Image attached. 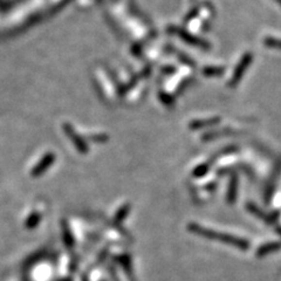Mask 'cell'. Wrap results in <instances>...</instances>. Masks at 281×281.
<instances>
[{
	"mask_svg": "<svg viewBox=\"0 0 281 281\" xmlns=\"http://www.w3.org/2000/svg\"><path fill=\"white\" fill-rule=\"evenodd\" d=\"M62 231H64V239H65V244L67 245V248H72V246L74 245V240H73V237H72V234H70V232H69V230H68V228L66 225H64L62 226Z\"/></svg>",
	"mask_w": 281,
	"mask_h": 281,
	"instance_id": "6",
	"label": "cell"
},
{
	"mask_svg": "<svg viewBox=\"0 0 281 281\" xmlns=\"http://www.w3.org/2000/svg\"><path fill=\"white\" fill-rule=\"evenodd\" d=\"M189 230L194 233H197L198 235H201L204 238H208V239L212 240H219L223 241V243L230 244L232 246H237L241 249H246L248 248V244L246 240L240 239V238L237 237H232V235L225 234V233H220V232H215L212 231V230L201 228V226L198 225V224H190Z\"/></svg>",
	"mask_w": 281,
	"mask_h": 281,
	"instance_id": "1",
	"label": "cell"
},
{
	"mask_svg": "<svg viewBox=\"0 0 281 281\" xmlns=\"http://www.w3.org/2000/svg\"><path fill=\"white\" fill-rule=\"evenodd\" d=\"M129 205H124V206H122V208L118 210L117 211V214H116V217H115V224H120L121 221H123L124 219H126V217H127V215L129 214Z\"/></svg>",
	"mask_w": 281,
	"mask_h": 281,
	"instance_id": "5",
	"label": "cell"
},
{
	"mask_svg": "<svg viewBox=\"0 0 281 281\" xmlns=\"http://www.w3.org/2000/svg\"><path fill=\"white\" fill-rule=\"evenodd\" d=\"M266 44L273 48H279V50H281V40H275V39L269 38L266 40Z\"/></svg>",
	"mask_w": 281,
	"mask_h": 281,
	"instance_id": "8",
	"label": "cell"
},
{
	"mask_svg": "<svg viewBox=\"0 0 281 281\" xmlns=\"http://www.w3.org/2000/svg\"><path fill=\"white\" fill-rule=\"evenodd\" d=\"M53 162H54V156L52 154L46 155L40 162H39L38 164H36L35 166H34V169L32 170V174L31 175H32L33 177H38V176L42 175L45 171H46L48 167L52 165Z\"/></svg>",
	"mask_w": 281,
	"mask_h": 281,
	"instance_id": "2",
	"label": "cell"
},
{
	"mask_svg": "<svg viewBox=\"0 0 281 281\" xmlns=\"http://www.w3.org/2000/svg\"><path fill=\"white\" fill-rule=\"evenodd\" d=\"M208 165H201L198 167V169H196L194 171V176L195 177H201L203 175H205L206 172H208Z\"/></svg>",
	"mask_w": 281,
	"mask_h": 281,
	"instance_id": "7",
	"label": "cell"
},
{
	"mask_svg": "<svg viewBox=\"0 0 281 281\" xmlns=\"http://www.w3.org/2000/svg\"><path fill=\"white\" fill-rule=\"evenodd\" d=\"M275 1H277L278 4H280V5H281V0H275Z\"/></svg>",
	"mask_w": 281,
	"mask_h": 281,
	"instance_id": "9",
	"label": "cell"
},
{
	"mask_svg": "<svg viewBox=\"0 0 281 281\" xmlns=\"http://www.w3.org/2000/svg\"><path fill=\"white\" fill-rule=\"evenodd\" d=\"M235 192H237V178H232L231 184H230L229 192H228L229 203H233V201L235 200Z\"/></svg>",
	"mask_w": 281,
	"mask_h": 281,
	"instance_id": "4",
	"label": "cell"
},
{
	"mask_svg": "<svg viewBox=\"0 0 281 281\" xmlns=\"http://www.w3.org/2000/svg\"><path fill=\"white\" fill-rule=\"evenodd\" d=\"M40 220H41V215L39 214V212H33V214L27 218L26 223H25V226H26V229L28 230H33L39 225Z\"/></svg>",
	"mask_w": 281,
	"mask_h": 281,
	"instance_id": "3",
	"label": "cell"
}]
</instances>
